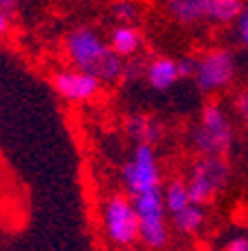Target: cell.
Returning <instances> with one entry per match:
<instances>
[{
  "label": "cell",
  "mask_w": 248,
  "mask_h": 251,
  "mask_svg": "<svg viewBox=\"0 0 248 251\" xmlns=\"http://www.w3.org/2000/svg\"><path fill=\"white\" fill-rule=\"evenodd\" d=\"M65 54L72 68L96 76L101 83L119 81L123 74L125 58L98 36L92 27H76L65 38Z\"/></svg>",
  "instance_id": "cell-1"
},
{
  "label": "cell",
  "mask_w": 248,
  "mask_h": 251,
  "mask_svg": "<svg viewBox=\"0 0 248 251\" xmlns=\"http://www.w3.org/2000/svg\"><path fill=\"white\" fill-rule=\"evenodd\" d=\"M181 251H202V249H197V247H190V249H181Z\"/></svg>",
  "instance_id": "cell-25"
},
{
  "label": "cell",
  "mask_w": 248,
  "mask_h": 251,
  "mask_svg": "<svg viewBox=\"0 0 248 251\" xmlns=\"http://www.w3.org/2000/svg\"><path fill=\"white\" fill-rule=\"evenodd\" d=\"M239 21H248V2H244V11L239 16Z\"/></svg>",
  "instance_id": "cell-24"
},
{
  "label": "cell",
  "mask_w": 248,
  "mask_h": 251,
  "mask_svg": "<svg viewBox=\"0 0 248 251\" xmlns=\"http://www.w3.org/2000/svg\"><path fill=\"white\" fill-rule=\"evenodd\" d=\"M168 14L181 25L208 21V0H163Z\"/></svg>",
  "instance_id": "cell-10"
},
{
  "label": "cell",
  "mask_w": 248,
  "mask_h": 251,
  "mask_svg": "<svg viewBox=\"0 0 248 251\" xmlns=\"http://www.w3.org/2000/svg\"><path fill=\"white\" fill-rule=\"evenodd\" d=\"M141 34L132 25H121L110 34V47L123 58L135 56L141 47Z\"/></svg>",
  "instance_id": "cell-12"
},
{
  "label": "cell",
  "mask_w": 248,
  "mask_h": 251,
  "mask_svg": "<svg viewBox=\"0 0 248 251\" xmlns=\"http://www.w3.org/2000/svg\"><path fill=\"white\" fill-rule=\"evenodd\" d=\"M125 130L136 144H152L155 146L157 139L161 137V126L157 119L145 115H132L125 121Z\"/></svg>",
  "instance_id": "cell-11"
},
{
  "label": "cell",
  "mask_w": 248,
  "mask_h": 251,
  "mask_svg": "<svg viewBox=\"0 0 248 251\" xmlns=\"http://www.w3.org/2000/svg\"><path fill=\"white\" fill-rule=\"evenodd\" d=\"M121 182L130 198L161 188V171L152 144H136L132 157L121 166Z\"/></svg>",
  "instance_id": "cell-6"
},
{
  "label": "cell",
  "mask_w": 248,
  "mask_h": 251,
  "mask_svg": "<svg viewBox=\"0 0 248 251\" xmlns=\"http://www.w3.org/2000/svg\"><path fill=\"white\" fill-rule=\"evenodd\" d=\"M246 128H248V124H246Z\"/></svg>",
  "instance_id": "cell-27"
},
{
  "label": "cell",
  "mask_w": 248,
  "mask_h": 251,
  "mask_svg": "<svg viewBox=\"0 0 248 251\" xmlns=\"http://www.w3.org/2000/svg\"><path fill=\"white\" fill-rule=\"evenodd\" d=\"M145 81L155 90L163 92V90L172 88L179 81V72H177V61L168 56H157L145 65Z\"/></svg>",
  "instance_id": "cell-9"
},
{
  "label": "cell",
  "mask_w": 248,
  "mask_h": 251,
  "mask_svg": "<svg viewBox=\"0 0 248 251\" xmlns=\"http://www.w3.org/2000/svg\"><path fill=\"white\" fill-rule=\"evenodd\" d=\"M233 124L222 103L210 101L203 105L199 124L188 135L192 151L199 155H224L233 146Z\"/></svg>",
  "instance_id": "cell-2"
},
{
  "label": "cell",
  "mask_w": 248,
  "mask_h": 251,
  "mask_svg": "<svg viewBox=\"0 0 248 251\" xmlns=\"http://www.w3.org/2000/svg\"><path fill=\"white\" fill-rule=\"evenodd\" d=\"M244 11V0H208V21L233 23L239 21Z\"/></svg>",
  "instance_id": "cell-15"
},
{
  "label": "cell",
  "mask_w": 248,
  "mask_h": 251,
  "mask_svg": "<svg viewBox=\"0 0 248 251\" xmlns=\"http://www.w3.org/2000/svg\"><path fill=\"white\" fill-rule=\"evenodd\" d=\"M103 231L116 247H132L139 240V215L130 195H112L103 204Z\"/></svg>",
  "instance_id": "cell-5"
},
{
  "label": "cell",
  "mask_w": 248,
  "mask_h": 251,
  "mask_svg": "<svg viewBox=\"0 0 248 251\" xmlns=\"http://www.w3.org/2000/svg\"><path fill=\"white\" fill-rule=\"evenodd\" d=\"M235 112L242 117L244 124H248V92H242L235 99Z\"/></svg>",
  "instance_id": "cell-19"
},
{
  "label": "cell",
  "mask_w": 248,
  "mask_h": 251,
  "mask_svg": "<svg viewBox=\"0 0 248 251\" xmlns=\"http://www.w3.org/2000/svg\"><path fill=\"white\" fill-rule=\"evenodd\" d=\"M121 251H130V249H128V247H123V249H121Z\"/></svg>",
  "instance_id": "cell-26"
},
{
  "label": "cell",
  "mask_w": 248,
  "mask_h": 251,
  "mask_svg": "<svg viewBox=\"0 0 248 251\" xmlns=\"http://www.w3.org/2000/svg\"><path fill=\"white\" fill-rule=\"evenodd\" d=\"M230 164L224 155H199L188 173V191L195 204H203L217 198L230 184Z\"/></svg>",
  "instance_id": "cell-3"
},
{
  "label": "cell",
  "mask_w": 248,
  "mask_h": 251,
  "mask_svg": "<svg viewBox=\"0 0 248 251\" xmlns=\"http://www.w3.org/2000/svg\"><path fill=\"white\" fill-rule=\"evenodd\" d=\"M161 195H163L165 211H168L170 215H175L177 211H181V209H186L188 204L192 202L186 179H172V182L161 191Z\"/></svg>",
  "instance_id": "cell-14"
},
{
  "label": "cell",
  "mask_w": 248,
  "mask_h": 251,
  "mask_svg": "<svg viewBox=\"0 0 248 251\" xmlns=\"http://www.w3.org/2000/svg\"><path fill=\"white\" fill-rule=\"evenodd\" d=\"M224 251H248V238H246V235L230 238V240H228V245L224 247Z\"/></svg>",
  "instance_id": "cell-20"
},
{
  "label": "cell",
  "mask_w": 248,
  "mask_h": 251,
  "mask_svg": "<svg viewBox=\"0 0 248 251\" xmlns=\"http://www.w3.org/2000/svg\"><path fill=\"white\" fill-rule=\"evenodd\" d=\"M235 74H237V61H235L233 52H228V50L217 47V50H210L197 58L195 81L197 88L206 94L228 88L233 83Z\"/></svg>",
  "instance_id": "cell-7"
},
{
  "label": "cell",
  "mask_w": 248,
  "mask_h": 251,
  "mask_svg": "<svg viewBox=\"0 0 248 251\" xmlns=\"http://www.w3.org/2000/svg\"><path fill=\"white\" fill-rule=\"evenodd\" d=\"M239 38L248 47V21H239Z\"/></svg>",
  "instance_id": "cell-23"
},
{
  "label": "cell",
  "mask_w": 248,
  "mask_h": 251,
  "mask_svg": "<svg viewBox=\"0 0 248 251\" xmlns=\"http://www.w3.org/2000/svg\"><path fill=\"white\" fill-rule=\"evenodd\" d=\"M132 204L139 215V240L148 249L161 251L170 240V229H168V211L163 204L161 188L148 191L132 198Z\"/></svg>",
  "instance_id": "cell-4"
},
{
  "label": "cell",
  "mask_w": 248,
  "mask_h": 251,
  "mask_svg": "<svg viewBox=\"0 0 248 251\" xmlns=\"http://www.w3.org/2000/svg\"><path fill=\"white\" fill-rule=\"evenodd\" d=\"M101 81L96 76L88 72H81L76 68L61 70L54 74L52 78V88L56 90V94H61L65 101L69 103H85L92 101L98 92H101Z\"/></svg>",
  "instance_id": "cell-8"
},
{
  "label": "cell",
  "mask_w": 248,
  "mask_h": 251,
  "mask_svg": "<svg viewBox=\"0 0 248 251\" xmlns=\"http://www.w3.org/2000/svg\"><path fill=\"white\" fill-rule=\"evenodd\" d=\"M11 27V16H7L5 11H0V36H5Z\"/></svg>",
  "instance_id": "cell-22"
},
{
  "label": "cell",
  "mask_w": 248,
  "mask_h": 251,
  "mask_svg": "<svg viewBox=\"0 0 248 251\" xmlns=\"http://www.w3.org/2000/svg\"><path fill=\"white\" fill-rule=\"evenodd\" d=\"M206 222V211H203V204H195L190 202L186 209L177 211L172 215V225L181 231V233H197V231L203 226Z\"/></svg>",
  "instance_id": "cell-13"
},
{
  "label": "cell",
  "mask_w": 248,
  "mask_h": 251,
  "mask_svg": "<svg viewBox=\"0 0 248 251\" xmlns=\"http://www.w3.org/2000/svg\"><path fill=\"white\" fill-rule=\"evenodd\" d=\"M141 76H145V65L143 63L136 61V58H125L121 78H125V81H135V78H141Z\"/></svg>",
  "instance_id": "cell-17"
},
{
  "label": "cell",
  "mask_w": 248,
  "mask_h": 251,
  "mask_svg": "<svg viewBox=\"0 0 248 251\" xmlns=\"http://www.w3.org/2000/svg\"><path fill=\"white\" fill-rule=\"evenodd\" d=\"M112 14L119 23L130 25V23H135L139 18V5H136L135 0H114Z\"/></svg>",
  "instance_id": "cell-16"
},
{
  "label": "cell",
  "mask_w": 248,
  "mask_h": 251,
  "mask_svg": "<svg viewBox=\"0 0 248 251\" xmlns=\"http://www.w3.org/2000/svg\"><path fill=\"white\" fill-rule=\"evenodd\" d=\"M195 70H197V61L190 56H183L177 61V72H179V78H190L195 76Z\"/></svg>",
  "instance_id": "cell-18"
},
{
  "label": "cell",
  "mask_w": 248,
  "mask_h": 251,
  "mask_svg": "<svg viewBox=\"0 0 248 251\" xmlns=\"http://www.w3.org/2000/svg\"><path fill=\"white\" fill-rule=\"evenodd\" d=\"M0 11H5L7 16L14 18L16 11H18V0H0Z\"/></svg>",
  "instance_id": "cell-21"
}]
</instances>
